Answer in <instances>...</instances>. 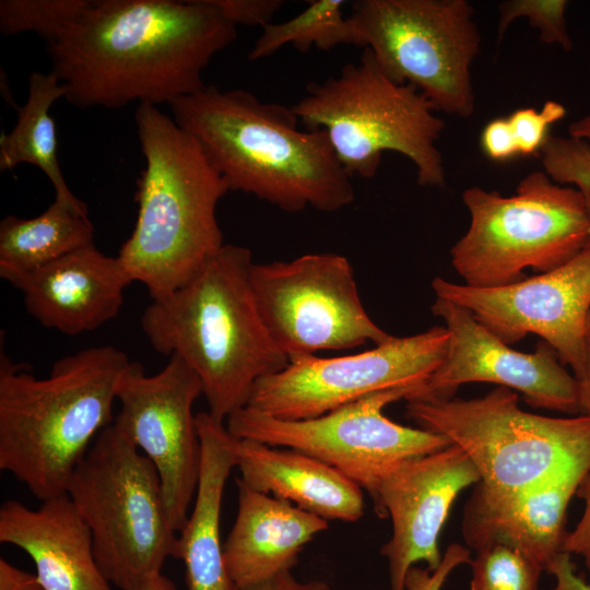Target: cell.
I'll return each instance as SVG.
<instances>
[{
  "label": "cell",
  "mask_w": 590,
  "mask_h": 590,
  "mask_svg": "<svg viewBox=\"0 0 590 590\" xmlns=\"http://www.w3.org/2000/svg\"><path fill=\"white\" fill-rule=\"evenodd\" d=\"M546 571L555 578L552 590H590V583L576 573L571 555L568 553H559L551 562Z\"/></svg>",
  "instance_id": "cell-36"
},
{
  "label": "cell",
  "mask_w": 590,
  "mask_h": 590,
  "mask_svg": "<svg viewBox=\"0 0 590 590\" xmlns=\"http://www.w3.org/2000/svg\"><path fill=\"white\" fill-rule=\"evenodd\" d=\"M417 386L369 393L323 415L282 420L243 406L226 420L236 438L299 450L335 468L373 499L380 480L401 462L451 445L445 436L398 424L384 414Z\"/></svg>",
  "instance_id": "cell-11"
},
{
  "label": "cell",
  "mask_w": 590,
  "mask_h": 590,
  "mask_svg": "<svg viewBox=\"0 0 590 590\" xmlns=\"http://www.w3.org/2000/svg\"><path fill=\"white\" fill-rule=\"evenodd\" d=\"M432 288L437 298L469 310L507 345L538 334L574 377L581 371L590 314V240L558 268L509 285L473 287L437 276Z\"/></svg>",
  "instance_id": "cell-15"
},
{
  "label": "cell",
  "mask_w": 590,
  "mask_h": 590,
  "mask_svg": "<svg viewBox=\"0 0 590 590\" xmlns=\"http://www.w3.org/2000/svg\"><path fill=\"white\" fill-rule=\"evenodd\" d=\"M467 0H359L349 16L358 46L393 82L411 84L436 110L474 111L471 63L481 35Z\"/></svg>",
  "instance_id": "cell-10"
},
{
  "label": "cell",
  "mask_w": 590,
  "mask_h": 590,
  "mask_svg": "<svg viewBox=\"0 0 590 590\" xmlns=\"http://www.w3.org/2000/svg\"><path fill=\"white\" fill-rule=\"evenodd\" d=\"M7 282L23 294L27 312L43 327L78 335L113 320L133 281L117 257L92 245Z\"/></svg>",
  "instance_id": "cell-18"
},
{
  "label": "cell",
  "mask_w": 590,
  "mask_h": 590,
  "mask_svg": "<svg viewBox=\"0 0 590 590\" xmlns=\"http://www.w3.org/2000/svg\"><path fill=\"white\" fill-rule=\"evenodd\" d=\"M583 468L557 474L524 491L486 496L476 488L465 504L462 535L470 550L488 544L517 548L535 560L543 570L563 552L567 536L566 514L582 479Z\"/></svg>",
  "instance_id": "cell-19"
},
{
  "label": "cell",
  "mask_w": 590,
  "mask_h": 590,
  "mask_svg": "<svg viewBox=\"0 0 590 590\" xmlns=\"http://www.w3.org/2000/svg\"><path fill=\"white\" fill-rule=\"evenodd\" d=\"M588 324H590V314H589V317H588V323H587V326H588Z\"/></svg>",
  "instance_id": "cell-42"
},
{
  "label": "cell",
  "mask_w": 590,
  "mask_h": 590,
  "mask_svg": "<svg viewBox=\"0 0 590 590\" xmlns=\"http://www.w3.org/2000/svg\"><path fill=\"white\" fill-rule=\"evenodd\" d=\"M570 137L583 139L590 143V116H586L569 126Z\"/></svg>",
  "instance_id": "cell-41"
},
{
  "label": "cell",
  "mask_w": 590,
  "mask_h": 590,
  "mask_svg": "<svg viewBox=\"0 0 590 590\" xmlns=\"http://www.w3.org/2000/svg\"><path fill=\"white\" fill-rule=\"evenodd\" d=\"M234 25L266 26L283 5L280 0H213Z\"/></svg>",
  "instance_id": "cell-33"
},
{
  "label": "cell",
  "mask_w": 590,
  "mask_h": 590,
  "mask_svg": "<svg viewBox=\"0 0 590 590\" xmlns=\"http://www.w3.org/2000/svg\"><path fill=\"white\" fill-rule=\"evenodd\" d=\"M251 250L225 244L185 285L152 303L141 328L160 354L181 357L198 375L209 413L224 423L248 403L256 382L285 368L259 312Z\"/></svg>",
  "instance_id": "cell-3"
},
{
  "label": "cell",
  "mask_w": 590,
  "mask_h": 590,
  "mask_svg": "<svg viewBox=\"0 0 590 590\" xmlns=\"http://www.w3.org/2000/svg\"><path fill=\"white\" fill-rule=\"evenodd\" d=\"M137 590H176L174 583L162 573L146 579Z\"/></svg>",
  "instance_id": "cell-40"
},
{
  "label": "cell",
  "mask_w": 590,
  "mask_h": 590,
  "mask_svg": "<svg viewBox=\"0 0 590 590\" xmlns=\"http://www.w3.org/2000/svg\"><path fill=\"white\" fill-rule=\"evenodd\" d=\"M86 211L55 201L39 215H8L0 222V276L10 278L44 267L94 245Z\"/></svg>",
  "instance_id": "cell-24"
},
{
  "label": "cell",
  "mask_w": 590,
  "mask_h": 590,
  "mask_svg": "<svg viewBox=\"0 0 590 590\" xmlns=\"http://www.w3.org/2000/svg\"><path fill=\"white\" fill-rule=\"evenodd\" d=\"M540 153L545 174L556 182L576 185L590 203V143L550 135Z\"/></svg>",
  "instance_id": "cell-29"
},
{
  "label": "cell",
  "mask_w": 590,
  "mask_h": 590,
  "mask_svg": "<svg viewBox=\"0 0 590 590\" xmlns=\"http://www.w3.org/2000/svg\"><path fill=\"white\" fill-rule=\"evenodd\" d=\"M201 465L194 505L178 532L175 558L186 568L187 590H239L227 571L220 534L226 481L236 468L235 437L209 412L196 414Z\"/></svg>",
  "instance_id": "cell-23"
},
{
  "label": "cell",
  "mask_w": 590,
  "mask_h": 590,
  "mask_svg": "<svg viewBox=\"0 0 590 590\" xmlns=\"http://www.w3.org/2000/svg\"><path fill=\"white\" fill-rule=\"evenodd\" d=\"M462 200L470 225L450 252L469 286L509 285L523 280L528 268L551 271L590 240V203L579 190L554 184L542 170L522 178L514 196L472 187Z\"/></svg>",
  "instance_id": "cell-9"
},
{
  "label": "cell",
  "mask_w": 590,
  "mask_h": 590,
  "mask_svg": "<svg viewBox=\"0 0 590 590\" xmlns=\"http://www.w3.org/2000/svg\"><path fill=\"white\" fill-rule=\"evenodd\" d=\"M131 361L113 345L59 358L49 375L0 355V469L38 500L64 495L98 434L111 424L120 378Z\"/></svg>",
  "instance_id": "cell-4"
},
{
  "label": "cell",
  "mask_w": 590,
  "mask_h": 590,
  "mask_svg": "<svg viewBox=\"0 0 590 590\" xmlns=\"http://www.w3.org/2000/svg\"><path fill=\"white\" fill-rule=\"evenodd\" d=\"M90 0H1L0 31L33 32L47 44L58 39L81 15Z\"/></svg>",
  "instance_id": "cell-28"
},
{
  "label": "cell",
  "mask_w": 590,
  "mask_h": 590,
  "mask_svg": "<svg viewBox=\"0 0 590 590\" xmlns=\"http://www.w3.org/2000/svg\"><path fill=\"white\" fill-rule=\"evenodd\" d=\"M292 109L309 130L327 132L351 177H374L382 153L394 151L413 162L420 185L445 186L436 146L444 121L415 86L389 79L367 47L359 61L345 64L338 76L310 83Z\"/></svg>",
  "instance_id": "cell-6"
},
{
  "label": "cell",
  "mask_w": 590,
  "mask_h": 590,
  "mask_svg": "<svg viewBox=\"0 0 590 590\" xmlns=\"http://www.w3.org/2000/svg\"><path fill=\"white\" fill-rule=\"evenodd\" d=\"M343 0L310 1L307 8L291 20L269 23L248 55L250 60L269 57L284 45H293L300 51L311 46L328 50L338 45L358 46L357 33L350 20L344 17Z\"/></svg>",
  "instance_id": "cell-26"
},
{
  "label": "cell",
  "mask_w": 590,
  "mask_h": 590,
  "mask_svg": "<svg viewBox=\"0 0 590 590\" xmlns=\"http://www.w3.org/2000/svg\"><path fill=\"white\" fill-rule=\"evenodd\" d=\"M236 468L249 487L287 500L327 521L364 515L363 488L328 463L299 450L235 437Z\"/></svg>",
  "instance_id": "cell-22"
},
{
  "label": "cell",
  "mask_w": 590,
  "mask_h": 590,
  "mask_svg": "<svg viewBox=\"0 0 590 590\" xmlns=\"http://www.w3.org/2000/svg\"><path fill=\"white\" fill-rule=\"evenodd\" d=\"M575 378L579 388L580 414L590 415V324L587 326L582 368Z\"/></svg>",
  "instance_id": "cell-39"
},
{
  "label": "cell",
  "mask_w": 590,
  "mask_h": 590,
  "mask_svg": "<svg viewBox=\"0 0 590 590\" xmlns=\"http://www.w3.org/2000/svg\"><path fill=\"white\" fill-rule=\"evenodd\" d=\"M238 508L223 544L229 577L238 589L292 570L304 546L329 521L236 480Z\"/></svg>",
  "instance_id": "cell-21"
},
{
  "label": "cell",
  "mask_w": 590,
  "mask_h": 590,
  "mask_svg": "<svg viewBox=\"0 0 590 590\" xmlns=\"http://www.w3.org/2000/svg\"><path fill=\"white\" fill-rule=\"evenodd\" d=\"M565 0H512L499 5L498 40L509 24L520 16H526L531 26L536 27L541 40L546 44H558L566 51L573 47L565 20Z\"/></svg>",
  "instance_id": "cell-30"
},
{
  "label": "cell",
  "mask_w": 590,
  "mask_h": 590,
  "mask_svg": "<svg viewBox=\"0 0 590 590\" xmlns=\"http://www.w3.org/2000/svg\"><path fill=\"white\" fill-rule=\"evenodd\" d=\"M134 121L145 167L137 222L117 258L153 300L189 282L225 245L216 208L229 188L199 143L157 106L140 104Z\"/></svg>",
  "instance_id": "cell-5"
},
{
  "label": "cell",
  "mask_w": 590,
  "mask_h": 590,
  "mask_svg": "<svg viewBox=\"0 0 590 590\" xmlns=\"http://www.w3.org/2000/svg\"><path fill=\"white\" fill-rule=\"evenodd\" d=\"M566 115L565 107L555 101L544 103L542 109L519 108L507 118L518 155L530 156L541 152L550 137L551 125Z\"/></svg>",
  "instance_id": "cell-31"
},
{
  "label": "cell",
  "mask_w": 590,
  "mask_h": 590,
  "mask_svg": "<svg viewBox=\"0 0 590 590\" xmlns=\"http://www.w3.org/2000/svg\"><path fill=\"white\" fill-rule=\"evenodd\" d=\"M87 524L96 563L109 583L137 590L176 556L152 461L111 423L75 467L67 493Z\"/></svg>",
  "instance_id": "cell-8"
},
{
  "label": "cell",
  "mask_w": 590,
  "mask_h": 590,
  "mask_svg": "<svg viewBox=\"0 0 590 590\" xmlns=\"http://www.w3.org/2000/svg\"><path fill=\"white\" fill-rule=\"evenodd\" d=\"M174 120L201 146L229 190L284 211L333 212L355 199L324 130L302 131L292 108L244 90L205 85L169 104Z\"/></svg>",
  "instance_id": "cell-2"
},
{
  "label": "cell",
  "mask_w": 590,
  "mask_h": 590,
  "mask_svg": "<svg viewBox=\"0 0 590 590\" xmlns=\"http://www.w3.org/2000/svg\"><path fill=\"white\" fill-rule=\"evenodd\" d=\"M480 143L486 156L496 162H505L518 156L506 117L491 120L482 130Z\"/></svg>",
  "instance_id": "cell-35"
},
{
  "label": "cell",
  "mask_w": 590,
  "mask_h": 590,
  "mask_svg": "<svg viewBox=\"0 0 590 590\" xmlns=\"http://www.w3.org/2000/svg\"><path fill=\"white\" fill-rule=\"evenodd\" d=\"M576 496L583 500L585 508L574 530L567 533L563 552L580 556L590 573V472L580 482Z\"/></svg>",
  "instance_id": "cell-34"
},
{
  "label": "cell",
  "mask_w": 590,
  "mask_h": 590,
  "mask_svg": "<svg viewBox=\"0 0 590 590\" xmlns=\"http://www.w3.org/2000/svg\"><path fill=\"white\" fill-rule=\"evenodd\" d=\"M239 590H330V587L319 579L299 581L293 576L292 570H286L266 581Z\"/></svg>",
  "instance_id": "cell-37"
},
{
  "label": "cell",
  "mask_w": 590,
  "mask_h": 590,
  "mask_svg": "<svg viewBox=\"0 0 590 590\" xmlns=\"http://www.w3.org/2000/svg\"><path fill=\"white\" fill-rule=\"evenodd\" d=\"M448 341V329L437 326L353 355L292 356L285 368L256 382L246 405L282 420H306L376 391L418 386L442 362Z\"/></svg>",
  "instance_id": "cell-13"
},
{
  "label": "cell",
  "mask_w": 590,
  "mask_h": 590,
  "mask_svg": "<svg viewBox=\"0 0 590 590\" xmlns=\"http://www.w3.org/2000/svg\"><path fill=\"white\" fill-rule=\"evenodd\" d=\"M480 475L456 445L405 460L379 482L373 498L379 517L391 518V538L381 546L390 590H405L409 569L418 562L430 571L441 563L438 539L457 496Z\"/></svg>",
  "instance_id": "cell-17"
},
{
  "label": "cell",
  "mask_w": 590,
  "mask_h": 590,
  "mask_svg": "<svg viewBox=\"0 0 590 590\" xmlns=\"http://www.w3.org/2000/svg\"><path fill=\"white\" fill-rule=\"evenodd\" d=\"M420 428L445 436L476 468V489L500 497L563 472L590 470V415L548 417L522 411L518 394L498 386L484 397L406 401Z\"/></svg>",
  "instance_id": "cell-7"
},
{
  "label": "cell",
  "mask_w": 590,
  "mask_h": 590,
  "mask_svg": "<svg viewBox=\"0 0 590 590\" xmlns=\"http://www.w3.org/2000/svg\"><path fill=\"white\" fill-rule=\"evenodd\" d=\"M66 95V85L51 71L30 74L28 96L17 108V121L0 137V170L8 172L23 163L35 165L51 181L56 200L87 212L86 204L69 189L57 156L56 127L49 111Z\"/></svg>",
  "instance_id": "cell-25"
},
{
  "label": "cell",
  "mask_w": 590,
  "mask_h": 590,
  "mask_svg": "<svg viewBox=\"0 0 590 590\" xmlns=\"http://www.w3.org/2000/svg\"><path fill=\"white\" fill-rule=\"evenodd\" d=\"M470 590H539L543 568L521 551L488 544L471 559Z\"/></svg>",
  "instance_id": "cell-27"
},
{
  "label": "cell",
  "mask_w": 590,
  "mask_h": 590,
  "mask_svg": "<svg viewBox=\"0 0 590 590\" xmlns=\"http://www.w3.org/2000/svg\"><path fill=\"white\" fill-rule=\"evenodd\" d=\"M471 551L458 543L450 544L439 566L430 571L412 566L405 578V590H441L448 576L460 565L471 563Z\"/></svg>",
  "instance_id": "cell-32"
},
{
  "label": "cell",
  "mask_w": 590,
  "mask_h": 590,
  "mask_svg": "<svg viewBox=\"0 0 590 590\" xmlns=\"http://www.w3.org/2000/svg\"><path fill=\"white\" fill-rule=\"evenodd\" d=\"M201 394L198 375L177 355L154 375L131 362L117 389L121 408L114 424L157 470L165 509L177 533L190 515L199 483L201 442L192 406Z\"/></svg>",
  "instance_id": "cell-14"
},
{
  "label": "cell",
  "mask_w": 590,
  "mask_h": 590,
  "mask_svg": "<svg viewBox=\"0 0 590 590\" xmlns=\"http://www.w3.org/2000/svg\"><path fill=\"white\" fill-rule=\"evenodd\" d=\"M0 590H44L36 574H30L0 558Z\"/></svg>",
  "instance_id": "cell-38"
},
{
  "label": "cell",
  "mask_w": 590,
  "mask_h": 590,
  "mask_svg": "<svg viewBox=\"0 0 590 590\" xmlns=\"http://www.w3.org/2000/svg\"><path fill=\"white\" fill-rule=\"evenodd\" d=\"M0 542L30 555L44 590H113L96 563L90 529L67 494L37 509L5 500Z\"/></svg>",
  "instance_id": "cell-20"
},
{
  "label": "cell",
  "mask_w": 590,
  "mask_h": 590,
  "mask_svg": "<svg viewBox=\"0 0 590 590\" xmlns=\"http://www.w3.org/2000/svg\"><path fill=\"white\" fill-rule=\"evenodd\" d=\"M432 312L446 322L447 351L406 401L448 400L463 384L493 382L521 392L531 406L580 414L578 382L548 343L542 340L534 353H521L451 302L436 297Z\"/></svg>",
  "instance_id": "cell-16"
},
{
  "label": "cell",
  "mask_w": 590,
  "mask_h": 590,
  "mask_svg": "<svg viewBox=\"0 0 590 590\" xmlns=\"http://www.w3.org/2000/svg\"><path fill=\"white\" fill-rule=\"evenodd\" d=\"M236 27L213 0H90L46 47L76 107L169 105L205 86L203 70Z\"/></svg>",
  "instance_id": "cell-1"
},
{
  "label": "cell",
  "mask_w": 590,
  "mask_h": 590,
  "mask_svg": "<svg viewBox=\"0 0 590 590\" xmlns=\"http://www.w3.org/2000/svg\"><path fill=\"white\" fill-rule=\"evenodd\" d=\"M250 281L262 320L288 358L367 342L380 345L393 338L366 312L344 256L308 253L253 263Z\"/></svg>",
  "instance_id": "cell-12"
}]
</instances>
